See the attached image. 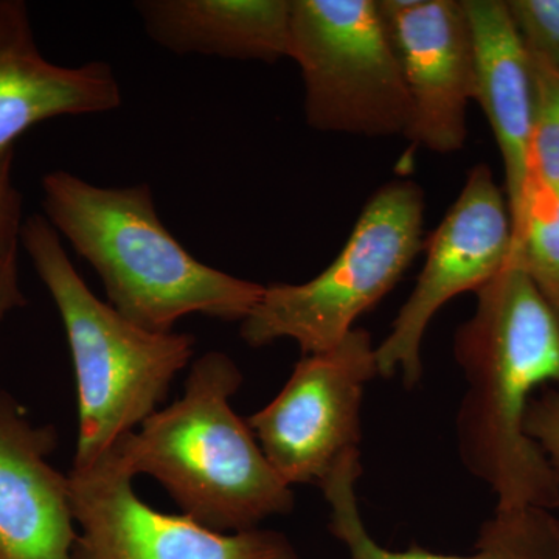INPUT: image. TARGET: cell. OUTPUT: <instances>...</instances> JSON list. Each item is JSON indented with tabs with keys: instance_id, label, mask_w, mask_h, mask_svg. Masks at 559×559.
<instances>
[{
	"instance_id": "13",
	"label": "cell",
	"mask_w": 559,
	"mask_h": 559,
	"mask_svg": "<svg viewBox=\"0 0 559 559\" xmlns=\"http://www.w3.org/2000/svg\"><path fill=\"white\" fill-rule=\"evenodd\" d=\"M474 49V100L487 117L506 170L511 224L520 219L532 165V58L503 0H463Z\"/></svg>"
},
{
	"instance_id": "1",
	"label": "cell",
	"mask_w": 559,
	"mask_h": 559,
	"mask_svg": "<svg viewBox=\"0 0 559 559\" xmlns=\"http://www.w3.org/2000/svg\"><path fill=\"white\" fill-rule=\"evenodd\" d=\"M455 333L466 390L455 418L463 466L498 500L496 509L559 507V460L528 436L533 393L559 384V314L520 261L476 293Z\"/></svg>"
},
{
	"instance_id": "14",
	"label": "cell",
	"mask_w": 559,
	"mask_h": 559,
	"mask_svg": "<svg viewBox=\"0 0 559 559\" xmlns=\"http://www.w3.org/2000/svg\"><path fill=\"white\" fill-rule=\"evenodd\" d=\"M151 40L175 55L277 62L289 57L290 0H140Z\"/></svg>"
},
{
	"instance_id": "20",
	"label": "cell",
	"mask_w": 559,
	"mask_h": 559,
	"mask_svg": "<svg viewBox=\"0 0 559 559\" xmlns=\"http://www.w3.org/2000/svg\"><path fill=\"white\" fill-rule=\"evenodd\" d=\"M525 428L551 457L559 460V389L544 390L533 399Z\"/></svg>"
},
{
	"instance_id": "22",
	"label": "cell",
	"mask_w": 559,
	"mask_h": 559,
	"mask_svg": "<svg viewBox=\"0 0 559 559\" xmlns=\"http://www.w3.org/2000/svg\"><path fill=\"white\" fill-rule=\"evenodd\" d=\"M558 314H559V312H558Z\"/></svg>"
},
{
	"instance_id": "19",
	"label": "cell",
	"mask_w": 559,
	"mask_h": 559,
	"mask_svg": "<svg viewBox=\"0 0 559 559\" xmlns=\"http://www.w3.org/2000/svg\"><path fill=\"white\" fill-rule=\"evenodd\" d=\"M14 151L0 154V270L17 259L24 227V200L14 182Z\"/></svg>"
},
{
	"instance_id": "6",
	"label": "cell",
	"mask_w": 559,
	"mask_h": 559,
	"mask_svg": "<svg viewBox=\"0 0 559 559\" xmlns=\"http://www.w3.org/2000/svg\"><path fill=\"white\" fill-rule=\"evenodd\" d=\"M288 58L312 130L406 135L409 94L377 0H290Z\"/></svg>"
},
{
	"instance_id": "5",
	"label": "cell",
	"mask_w": 559,
	"mask_h": 559,
	"mask_svg": "<svg viewBox=\"0 0 559 559\" xmlns=\"http://www.w3.org/2000/svg\"><path fill=\"white\" fill-rule=\"evenodd\" d=\"M425 193L414 180L384 183L364 205L352 235L330 266L310 282L272 283L240 334L250 347L297 342L301 356L325 352L395 288L425 249Z\"/></svg>"
},
{
	"instance_id": "2",
	"label": "cell",
	"mask_w": 559,
	"mask_h": 559,
	"mask_svg": "<svg viewBox=\"0 0 559 559\" xmlns=\"http://www.w3.org/2000/svg\"><path fill=\"white\" fill-rule=\"evenodd\" d=\"M44 216L140 329L170 333L190 314L242 322L264 286L201 263L165 227L148 183L106 189L66 170L40 180Z\"/></svg>"
},
{
	"instance_id": "7",
	"label": "cell",
	"mask_w": 559,
	"mask_h": 559,
	"mask_svg": "<svg viewBox=\"0 0 559 559\" xmlns=\"http://www.w3.org/2000/svg\"><path fill=\"white\" fill-rule=\"evenodd\" d=\"M377 377V345L356 326L333 348L301 356L278 395L248 419L285 484L320 487L360 455L364 395Z\"/></svg>"
},
{
	"instance_id": "15",
	"label": "cell",
	"mask_w": 559,
	"mask_h": 559,
	"mask_svg": "<svg viewBox=\"0 0 559 559\" xmlns=\"http://www.w3.org/2000/svg\"><path fill=\"white\" fill-rule=\"evenodd\" d=\"M360 455L345 459L320 485L330 506V530L349 559H559V518L539 507L496 509L479 532L471 555L432 554L419 547L390 550L382 547L360 514L356 484Z\"/></svg>"
},
{
	"instance_id": "17",
	"label": "cell",
	"mask_w": 559,
	"mask_h": 559,
	"mask_svg": "<svg viewBox=\"0 0 559 559\" xmlns=\"http://www.w3.org/2000/svg\"><path fill=\"white\" fill-rule=\"evenodd\" d=\"M530 58L535 90L530 165L533 175L559 187V70Z\"/></svg>"
},
{
	"instance_id": "10",
	"label": "cell",
	"mask_w": 559,
	"mask_h": 559,
	"mask_svg": "<svg viewBox=\"0 0 559 559\" xmlns=\"http://www.w3.org/2000/svg\"><path fill=\"white\" fill-rule=\"evenodd\" d=\"M411 100L406 138L432 153L465 146L474 49L463 0H380Z\"/></svg>"
},
{
	"instance_id": "21",
	"label": "cell",
	"mask_w": 559,
	"mask_h": 559,
	"mask_svg": "<svg viewBox=\"0 0 559 559\" xmlns=\"http://www.w3.org/2000/svg\"><path fill=\"white\" fill-rule=\"evenodd\" d=\"M27 304L20 285V270L17 259L11 260L0 270V323L16 308Z\"/></svg>"
},
{
	"instance_id": "8",
	"label": "cell",
	"mask_w": 559,
	"mask_h": 559,
	"mask_svg": "<svg viewBox=\"0 0 559 559\" xmlns=\"http://www.w3.org/2000/svg\"><path fill=\"white\" fill-rule=\"evenodd\" d=\"M426 263L392 330L377 345L380 377L401 374L414 389L421 381V348L437 312L460 294L491 282L513 253V224L507 194L488 165L471 168L457 200L425 242Z\"/></svg>"
},
{
	"instance_id": "9",
	"label": "cell",
	"mask_w": 559,
	"mask_h": 559,
	"mask_svg": "<svg viewBox=\"0 0 559 559\" xmlns=\"http://www.w3.org/2000/svg\"><path fill=\"white\" fill-rule=\"evenodd\" d=\"M68 479L79 527L73 559H299L282 533H221L151 509L112 448L94 465L70 469Z\"/></svg>"
},
{
	"instance_id": "12",
	"label": "cell",
	"mask_w": 559,
	"mask_h": 559,
	"mask_svg": "<svg viewBox=\"0 0 559 559\" xmlns=\"http://www.w3.org/2000/svg\"><path fill=\"white\" fill-rule=\"evenodd\" d=\"M116 72L105 61L79 68L44 57L24 0H0V154L43 121L120 108Z\"/></svg>"
},
{
	"instance_id": "18",
	"label": "cell",
	"mask_w": 559,
	"mask_h": 559,
	"mask_svg": "<svg viewBox=\"0 0 559 559\" xmlns=\"http://www.w3.org/2000/svg\"><path fill=\"white\" fill-rule=\"evenodd\" d=\"M507 9L528 53L559 70V0H507Z\"/></svg>"
},
{
	"instance_id": "4",
	"label": "cell",
	"mask_w": 559,
	"mask_h": 559,
	"mask_svg": "<svg viewBox=\"0 0 559 559\" xmlns=\"http://www.w3.org/2000/svg\"><path fill=\"white\" fill-rule=\"evenodd\" d=\"M21 248L49 290L68 336L76 390L79 441L73 469L94 465L159 411L193 356L190 334L154 333L92 293L44 215L25 218Z\"/></svg>"
},
{
	"instance_id": "3",
	"label": "cell",
	"mask_w": 559,
	"mask_h": 559,
	"mask_svg": "<svg viewBox=\"0 0 559 559\" xmlns=\"http://www.w3.org/2000/svg\"><path fill=\"white\" fill-rule=\"evenodd\" d=\"M241 382L226 353H205L191 367L183 395L112 447L132 476L154 477L186 516L221 533L259 528L294 509L293 488L231 411Z\"/></svg>"
},
{
	"instance_id": "11",
	"label": "cell",
	"mask_w": 559,
	"mask_h": 559,
	"mask_svg": "<svg viewBox=\"0 0 559 559\" xmlns=\"http://www.w3.org/2000/svg\"><path fill=\"white\" fill-rule=\"evenodd\" d=\"M57 444L53 426L0 392V559H73L69 479L49 462Z\"/></svg>"
},
{
	"instance_id": "16",
	"label": "cell",
	"mask_w": 559,
	"mask_h": 559,
	"mask_svg": "<svg viewBox=\"0 0 559 559\" xmlns=\"http://www.w3.org/2000/svg\"><path fill=\"white\" fill-rule=\"evenodd\" d=\"M511 257L559 312V187L533 173L513 227Z\"/></svg>"
}]
</instances>
